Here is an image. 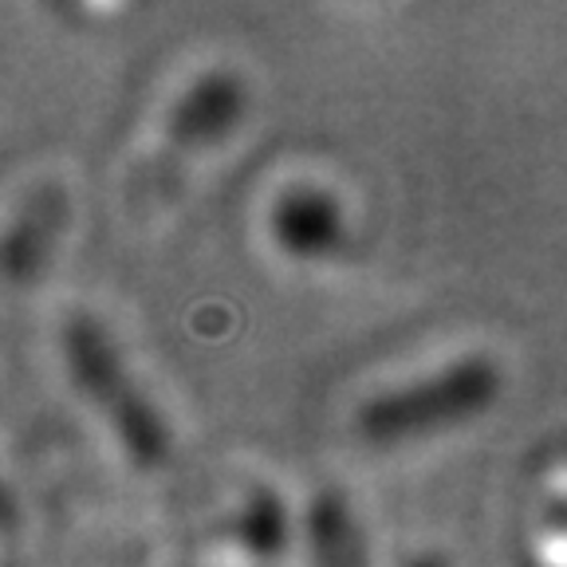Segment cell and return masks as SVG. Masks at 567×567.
Wrapping results in <instances>:
<instances>
[{"label":"cell","mask_w":567,"mask_h":567,"mask_svg":"<svg viewBox=\"0 0 567 567\" xmlns=\"http://www.w3.org/2000/svg\"><path fill=\"white\" fill-rule=\"evenodd\" d=\"M68 363L80 390L91 399V406L106 417V425L123 437L126 453L142 465L166 457V430L151 414L146 399L126 382L115 351L103 339V331L91 323H71L68 331Z\"/></svg>","instance_id":"1"},{"label":"cell","mask_w":567,"mask_h":567,"mask_svg":"<svg viewBox=\"0 0 567 567\" xmlns=\"http://www.w3.org/2000/svg\"><path fill=\"white\" fill-rule=\"evenodd\" d=\"M488 394H493V371L481 363H461L450 374H437V382L399 390V394L374 402L363 414V425L374 437L434 430V425H445L453 417L473 414L481 402H488Z\"/></svg>","instance_id":"2"}]
</instances>
